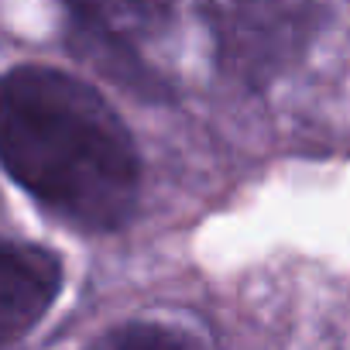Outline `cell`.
<instances>
[{"instance_id": "cell-5", "label": "cell", "mask_w": 350, "mask_h": 350, "mask_svg": "<svg viewBox=\"0 0 350 350\" xmlns=\"http://www.w3.org/2000/svg\"><path fill=\"white\" fill-rule=\"evenodd\" d=\"M90 350H203V343L165 323H124L90 343Z\"/></svg>"}, {"instance_id": "cell-3", "label": "cell", "mask_w": 350, "mask_h": 350, "mask_svg": "<svg viewBox=\"0 0 350 350\" xmlns=\"http://www.w3.org/2000/svg\"><path fill=\"white\" fill-rule=\"evenodd\" d=\"M168 18L161 8H72L69 11V49L76 59L93 66L103 79L124 86L141 100H161L165 79L141 59L134 38L141 28H158Z\"/></svg>"}, {"instance_id": "cell-1", "label": "cell", "mask_w": 350, "mask_h": 350, "mask_svg": "<svg viewBox=\"0 0 350 350\" xmlns=\"http://www.w3.org/2000/svg\"><path fill=\"white\" fill-rule=\"evenodd\" d=\"M0 165L79 230H117L137 210L141 154L113 107L52 66L0 79Z\"/></svg>"}, {"instance_id": "cell-2", "label": "cell", "mask_w": 350, "mask_h": 350, "mask_svg": "<svg viewBox=\"0 0 350 350\" xmlns=\"http://www.w3.org/2000/svg\"><path fill=\"white\" fill-rule=\"evenodd\" d=\"M203 14L220 69L247 86H268L285 72L326 21L319 4H217Z\"/></svg>"}, {"instance_id": "cell-4", "label": "cell", "mask_w": 350, "mask_h": 350, "mask_svg": "<svg viewBox=\"0 0 350 350\" xmlns=\"http://www.w3.org/2000/svg\"><path fill=\"white\" fill-rule=\"evenodd\" d=\"M62 292V261L42 244L0 237V350L28 336Z\"/></svg>"}]
</instances>
